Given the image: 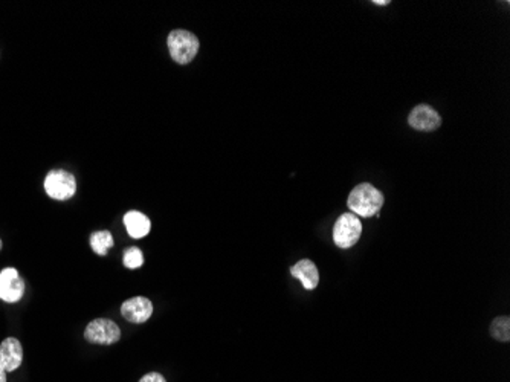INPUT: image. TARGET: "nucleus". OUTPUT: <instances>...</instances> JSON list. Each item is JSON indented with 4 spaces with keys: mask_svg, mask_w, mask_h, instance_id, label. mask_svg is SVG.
<instances>
[{
    "mask_svg": "<svg viewBox=\"0 0 510 382\" xmlns=\"http://www.w3.org/2000/svg\"><path fill=\"white\" fill-rule=\"evenodd\" d=\"M139 382H166V381L161 374H157V371H152V374L144 375Z\"/></svg>",
    "mask_w": 510,
    "mask_h": 382,
    "instance_id": "nucleus-15",
    "label": "nucleus"
},
{
    "mask_svg": "<svg viewBox=\"0 0 510 382\" xmlns=\"http://www.w3.org/2000/svg\"><path fill=\"white\" fill-rule=\"evenodd\" d=\"M408 124L414 130H420V132H434L442 126V118L439 112L431 106L420 105L411 110L410 117H408Z\"/></svg>",
    "mask_w": 510,
    "mask_h": 382,
    "instance_id": "nucleus-7",
    "label": "nucleus"
},
{
    "mask_svg": "<svg viewBox=\"0 0 510 382\" xmlns=\"http://www.w3.org/2000/svg\"><path fill=\"white\" fill-rule=\"evenodd\" d=\"M2 245H4V244H2V239H0V251H2Z\"/></svg>",
    "mask_w": 510,
    "mask_h": 382,
    "instance_id": "nucleus-18",
    "label": "nucleus"
},
{
    "mask_svg": "<svg viewBox=\"0 0 510 382\" xmlns=\"http://www.w3.org/2000/svg\"><path fill=\"white\" fill-rule=\"evenodd\" d=\"M124 225L130 237L142 239L152 229V222L141 211H128L124 216Z\"/></svg>",
    "mask_w": 510,
    "mask_h": 382,
    "instance_id": "nucleus-11",
    "label": "nucleus"
},
{
    "mask_svg": "<svg viewBox=\"0 0 510 382\" xmlns=\"http://www.w3.org/2000/svg\"><path fill=\"white\" fill-rule=\"evenodd\" d=\"M373 5H377V6H385V5H389V0H373Z\"/></svg>",
    "mask_w": 510,
    "mask_h": 382,
    "instance_id": "nucleus-17",
    "label": "nucleus"
},
{
    "mask_svg": "<svg viewBox=\"0 0 510 382\" xmlns=\"http://www.w3.org/2000/svg\"><path fill=\"white\" fill-rule=\"evenodd\" d=\"M489 330L494 340L499 342H507L510 340V318L507 315L497 316V318L490 323Z\"/></svg>",
    "mask_w": 510,
    "mask_h": 382,
    "instance_id": "nucleus-13",
    "label": "nucleus"
},
{
    "mask_svg": "<svg viewBox=\"0 0 510 382\" xmlns=\"http://www.w3.org/2000/svg\"><path fill=\"white\" fill-rule=\"evenodd\" d=\"M114 236L110 231H95L90 234V246L98 256H106L110 248H114Z\"/></svg>",
    "mask_w": 510,
    "mask_h": 382,
    "instance_id": "nucleus-12",
    "label": "nucleus"
},
{
    "mask_svg": "<svg viewBox=\"0 0 510 382\" xmlns=\"http://www.w3.org/2000/svg\"><path fill=\"white\" fill-rule=\"evenodd\" d=\"M0 382H6V370L4 367L2 359H0Z\"/></svg>",
    "mask_w": 510,
    "mask_h": 382,
    "instance_id": "nucleus-16",
    "label": "nucleus"
},
{
    "mask_svg": "<svg viewBox=\"0 0 510 382\" xmlns=\"http://www.w3.org/2000/svg\"><path fill=\"white\" fill-rule=\"evenodd\" d=\"M153 314V303L145 297L128 298L121 306V315L128 323L142 324L150 320Z\"/></svg>",
    "mask_w": 510,
    "mask_h": 382,
    "instance_id": "nucleus-8",
    "label": "nucleus"
},
{
    "mask_svg": "<svg viewBox=\"0 0 510 382\" xmlns=\"http://www.w3.org/2000/svg\"><path fill=\"white\" fill-rule=\"evenodd\" d=\"M347 205L350 211L359 217H372L379 214L384 205V194L372 184H359L351 190Z\"/></svg>",
    "mask_w": 510,
    "mask_h": 382,
    "instance_id": "nucleus-1",
    "label": "nucleus"
},
{
    "mask_svg": "<svg viewBox=\"0 0 510 382\" xmlns=\"http://www.w3.org/2000/svg\"><path fill=\"white\" fill-rule=\"evenodd\" d=\"M123 263L126 268L128 269H138L144 265V254L142 251L133 246V248H127L126 253L123 256Z\"/></svg>",
    "mask_w": 510,
    "mask_h": 382,
    "instance_id": "nucleus-14",
    "label": "nucleus"
},
{
    "mask_svg": "<svg viewBox=\"0 0 510 382\" xmlns=\"http://www.w3.org/2000/svg\"><path fill=\"white\" fill-rule=\"evenodd\" d=\"M44 191L55 201H68L77 193V179L72 173L55 169L44 178Z\"/></svg>",
    "mask_w": 510,
    "mask_h": 382,
    "instance_id": "nucleus-4",
    "label": "nucleus"
},
{
    "mask_svg": "<svg viewBox=\"0 0 510 382\" xmlns=\"http://www.w3.org/2000/svg\"><path fill=\"white\" fill-rule=\"evenodd\" d=\"M0 359L4 362L6 374L20 367L23 361V347L20 341L13 337L4 340L0 344Z\"/></svg>",
    "mask_w": 510,
    "mask_h": 382,
    "instance_id": "nucleus-9",
    "label": "nucleus"
},
{
    "mask_svg": "<svg viewBox=\"0 0 510 382\" xmlns=\"http://www.w3.org/2000/svg\"><path fill=\"white\" fill-rule=\"evenodd\" d=\"M171 59L179 64H188L199 52V39L187 30H174L166 39Z\"/></svg>",
    "mask_w": 510,
    "mask_h": 382,
    "instance_id": "nucleus-2",
    "label": "nucleus"
},
{
    "mask_svg": "<svg viewBox=\"0 0 510 382\" xmlns=\"http://www.w3.org/2000/svg\"><path fill=\"white\" fill-rule=\"evenodd\" d=\"M360 234H363V223L360 219L353 213H344L341 214L338 220L335 222V227H333V241L335 245L341 249H348L355 246Z\"/></svg>",
    "mask_w": 510,
    "mask_h": 382,
    "instance_id": "nucleus-3",
    "label": "nucleus"
},
{
    "mask_svg": "<svg viewBox=\"0 0 510 382\" xmlns=\"http://www.w3.org/2000/svg\"><path fill=\"white\" fill-rule=\"evenodd\" d=\"M85 338L92 344H99V346H110L121 338V329L112 320L97 318L87 324L85 330Z\"/></svg>",
    "mask_w": 510,
    "mask_h": 382,
    "instance_id": "nucleus-5",
    "label": "nucleus"
},
{
    "mask_svg": "<svg viewBox=\"0 0 510 382\" xmlns=\"http://www.w3.org/2000/svg\"><path fill=\"white\" fill-rule=\"evenodd\" d=\"M25 295V282L18 275L17 269L5 268L0 271V300L6 303H17Z\"/></svg>",
    "mask_w": 510,
    "mask_h": 382,
    "instance_id": "nucleus-6",
    "label": "nucleus"
},
{
    "mask_svg": "<svg viewBox=\"0 0 510 382\" xmlns=\"http://www.w3.org/2000/svg\"><path fill=\"white\" fill-rule=\"evenodd\" d=\"M291 274L293 278H298L303 283V287L308 289V291H313V289H317L320 285L318 268L309 258H303L300 262H296L291 268Z\"/></svg>",
    "mask_w": 510,
    "mask_h": 382,
    "instance_id": "nucleus-10",
    "label": "nucleus"
}]
</instances>
